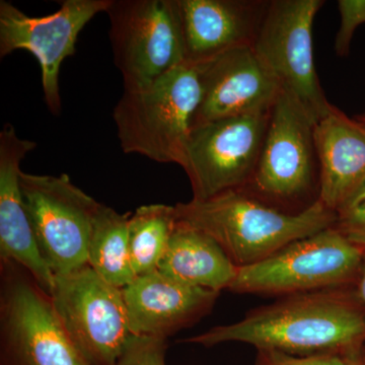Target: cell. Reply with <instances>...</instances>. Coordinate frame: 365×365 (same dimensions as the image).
<instances>
[{"mask_svg": "<svg viewBox=\"0 0 365 365\" xmlns=\"http://www.w3.org/2000/svg\"><path fill=\"white\" fill-rule=\"evenodd\" d=\"M210 348L244 343L257 350L309 356L347 357L365 345V307L354 288L338 287L279 297L235 323L180 341Z\"/></svg>", "mask_w": 365, "mask_h": 365, "instance_id": "obj_1", "label": "cell"}, {"mask_svg": "<svg viewBox=\"0 0 365 365\" xmlns=\"http://www.w3.org/2000/svg\"><path fill=\"white\" fill-rule=\"evenodd\" d=\"M178 222L201 230L223 249L239 268L265 260L302 237L332 227L336 216L316 202L299 213L273 207L242 190L175 205Z\"/></svg>", "mask_w": 365, "mask_h": 365, "instance_id": "obj_2", "label": "cell"}, {"mask_svg": "<svg viewBox=\"0 0 365 365\" xmlns=\"http://www.w3.org/2000/svg\"><path fill=\"white\" fill-rule=\"evenodd\" d=\"M202 91L201 64L189 62L143 88L124 90L113 112L122 150L182 167Z\"/></svg>", "mask_w": 365, "mask_h": 365, "instance_id": "obj_3", "label": "cell"}, {"mask_svg": "<svg viewBox=\"0 0 365 365\" xmlns=\"http://www.w3.org/2000/svg\"><path fill=\"white\" fill-rule=\"evenodd\" d=\"M314 124L302 106L281 91L271 109L253 175L241 190L290 213L302 212L318 202L319 165Z\"/></svg>", "mask_w": 365, "mask_h": 365, "instance_id": "obj_4", "label": "cell"}, {"mask_svg": "<svg viewBox=\"0 0 365 365\" xmlns=\"http://www.w3.org/2000/svg\"><path fill=\"white\" fill-rule=\"evenodd\" d=\"M364 257V250L332 225L237 269L228 292L283 297L355 287Z\"/></svg>", "mask_w": 365, "mask_h": 365, "instance_id": "obj_5", "label": "cell"}, {"mask_svg": "<svg viewBox=\"0 0 365 365\" xmlns=\"http://www.w3.org/2000/svg\"><path fill=\"white\" fill-rule=\"evenodd\" d=\"M0 365H88L67 335L51 297L32 274L0 260Z\"/></svg>", "mask_w": 365, "mask_h": 365, "instance_id": "obj_6", "label": "cell"}, {"mask_svg": "<svg viewBox=\"0 0 365 365\" xmlns=\"http://www.w3.org/2000/svg\"><path fill=\"white\" fill-rule=\"evenodd\" d=\"M106 14L124 90L143 88L186 62L178 0H112Z\"/></svg>", "mask_w": 365, "mask_h": 365, "instance_id": "obj_7", "label": "cell"}, {"mask_svg": "<svg viewBox=\"0 0 365 365\" xmlns=\"http://www.w3.org/2000/svg\"><path fill=\"white\" fill-rule=\"evenodd\" d=\"M323 0H270L253 45L281 91L292 96L314 123L332 110L314 58V18Z\"/></svg>", "mask_w": 365, "mask_h": 365, "instance_id": "obj_8", "label": "cell"}, {"mask_svg": "<svg viewBox=\"0 0 365 365\" xmlns=\"http://www.w3.org/2000/svg\"><path fill=\"white\" fill-rule=\"evenodd\" d=\"M55 312L88 365H115L133 334L121 288L88 264L55 276L50 294Z\"/></svg>", "mask_w": 365, "mask_h": 365, "instance_id": "obj_9", "label": "cell"}, {"mask_svg": "<svg viewBox=\"0 0 365 365\" xmlns=\"http://www.w3.org/2000/svg\"><path fill=\"white\" fill-rule=\"evenodd\" d=\"M21 189L41 254L54 277L86 265L91 228L101 203L66 174L23 172Z\"/></svg>", "mask_w": 365, "mask_h": 365, "instance_id": "obj_10", "label": "cell"}, {"mask_svg": "<svg viewBox=\"0 0 365 365\" xmlns=\"http://www.w3.org/2000/svg\"><path fill=\"white\" fill-rule=\"evenodd\" d=\"M270 112L193 127L182 165L193 191L192 199L206 200L246 186L260 155Z\"/></svg>", "mask_w": 365, "mask_h": 365, "instance_id": "obj_11", "label": "cell"}, {"mask_svg": "<svg viewBox=\"0 0 365 365\" xmlns=\"http://www.w3.org/2000/svg\"><path fill=\"white\" fill-rule=\"evenodd\" d=\"M112 0H63L58 11L34 18L6 0L0 1V57L16 50L32 53L39 61L43 95L48 109H62L59 74L62 63L76 53L79 34Z\"/></svg>", "mask_w": 365, "mask_h": 365, "instance_id": "obj_12", "label": "cell"}, {"mask_svg": "<svg viewBox=\"0 0 365 365\" xmlns=\"http://www.w3.org/2000/svg\"><path fill=\"white\" fill-rule=\"evenodd\" d=\"M202 100L196 125L270 111L281 88L253 47L223 53L201 64Z\"/></svg>", "mask_w": 365, "mask_h": 365, "instance_id": "obj_13", "label": "cell"}, {"mask_svg": "<svg viewBox=\"0 0 365 365\" xmlns=\"http://www.w3.org/2000/svg\"><path fill=\"white\" fill-rule=\"evenodd\" d=\"M122 292L132 334L165 340L207 316L220 294L160 270L137 276Z\"/></svg>", "mask_w": 365, "mask_h": 365, "instance_id": "obj_14", "label": "cell"}, {"mask_svg": "<svg viewBox=\"0 0 365 365\" xmlns=\"http://www.w3.org/2000/svg\"><path fill=\"white\" fill-rule=\"evenodd\" d=\"M36 148L13 125L0 132V260L25 268L50 295L54 275L41 254L21 189V162Z\"/></svg>", "mask_w": 365, "mask_h": 365, "instance_id": "obj_15", "label": "cell"}, {"mask_svg": "<svg viewBox=\"0 0 365 365\" xmlns=\"http://www.w3.org/2000/svg\"><path fill=\"white\" fill-rule=\"evenodd\" d=\"M186 62L253 47L270 0H178Z\"/></svg>", "mask_w": 365, "mask_h": 365, "instance_id": "obj_16", "label": "cell"}, {"mask_svg": "<svg viewBox=\"0 0 365 365\" xmlns=\"http://www.w3.org/2000/svg\"><path fill=\"white\" fill-rule=\"evenodd\" d=\"M319 201L335 212L365 181V124L333 106L314 124Z\"/></svg>", "mask_w": 365, "mask_h": 365, "instance_id": "obj_17", "label": "cell"}, {"mask_svg": "<svg viewBox=\"0 0 365 365\" xmlns=\"http://www.w3.org/2000/svg\"><path fill=\"white\" fill-rule=\"evenodd\" d=\"M237 269L212 237L178 222L158 270L192 287L220 292L230 289Z\"/></svg>", "mask_w": 365, "mask_h": 365, "instance_id": "obj_18", "label": "cell"}, {"mask_svg": "<svg viewBox=\"0 0 365 365\" xmlns=\"http://www.w3.org/2000/svg\"><path fill=\"white\" fill-rule=\"evenodd\" d=\"M128 215L101 204L91 228L88 266L113 287H128L137 277L132 268Z\"/></svg>", "mask_w": 365, "mask_h": 365, "instance_id": "obj_19", "label": "cell"}, {"mask_svg": "<svg viewBox=\"0 0 365 365\" xmlns=\"http://www.w3.org/2000/svg\"><path fill=\"white\" fill-rule=\"evenodd\" d=\"M177 223L175 206L165 204L140 206L129 216V251L136 276L158 270Z\"/></svg>", "mask_w": 365, "mask_h": 365, "instance_id": "obj_20", "label": "cell"}, {"mask_svg": "<svg viewBox=\"0 0 365 365\" xmlns=\"http://www.w3.org/2000/svg\"><path fill=\"white\" fill-rule=\"evenodd\" d=\"M334 227L365 250V181L335 211Z\"/></svg>", "mask_w": 365, "mask_h": 365, "instance_id": "obj_21", "label": "cell"}, {"mask_svg": "<svg viewBox=\"0 0 365 365\" xmlns=\"http://www.w3.org/2000/svg\"><path fill=\"white\" fill-rule=\"evenodd\" d=\"M167 340L133 335L115 365H165Z\"/></svg>", "mask_w": 365, "mask_h": 365, "instance_id": "obj_22", "label": "cell"}, {"mask_svg": "<svg viewBox=\"0 0 365 365\" xmlns=\"http://www.w3.org/2000/svg\"><path fill=\"white\" fill-rule=\"evenodd\" d=\"M338 9L341 24L336 35L335 51L338 56H346L349 53L355 31L365 24V0H339Z\"/></svg>", "mask_w": 365, "mask_h": 365, "instance_id": "obj_23", "label": "cell"}, {"mask_svg": "<svg viewBox=\"0 0 365 365\" xmlns=\"http://www.w3.org/2000/svg\"><path fill=\"white\" fill-rule=\"evenodd\" d=\"M254 365H346V357L332 354L299 356L276 350H257Z\"/></svg>", "mask_w": 365, "mask_h": 365, "instance_id": "obj_24", "label": "cell"}, {"mask_svg": "<svg viewBox=\"0 0 365 365\" xmlns=\"http://www.w3.org/2000/svg\"><path fill=\"white\" fill-rule=\"evenodd\" d=\"M355 292H356L357 297H359L360 302H361L365 307V250L361 270H360L359 279H357L356 284H355Z\"/></svg>", "mask_w": 365, "mask_h": 365, "instance_id": "obj_25", "label": "cell"}, {"mask_svg": "<svg viewBox=\"0 0 365 365\" xmlns=\"http://www.w3.org/2000/svg\"><path fill=\"white\" fill-rule=\"evenodd\" d=\"M346 365H365V359L362 351L354 353L346 357Z\"/></svg>", "mask_w": 365, "mask_h": 365, "instance_id": "obj_26", "label": "cell"}, {"mask_svg": "<svg viewBox=\"0 0 365 365\" xmlns=\"http://www.w3.org/2000/svg\"><path fill=\"white\" fill-rule=\"evenodd\" d=\"M357 119L360 120L362 123L365 124V113L364 114L360 115V116L357 117Z\"/></svg>", "mask_w": 365, "mask_h": 365, "instance_id": "obj_27", "label": "cell"}, {"mask_svg": "<svg viewBox=\"0 0 365 365\" xmlns=\"http://www.w3.org/2000/svg\"><path fill=\"white\" fill-rule=\"evenodd\" d=\"M362 354H364V357L365 359V345L364 346V349H362Z\"/></svg>", "mask_w": 365, "mask_h": 365, "instance_id": "obj_28", "label": "cell"}]
</instances>
